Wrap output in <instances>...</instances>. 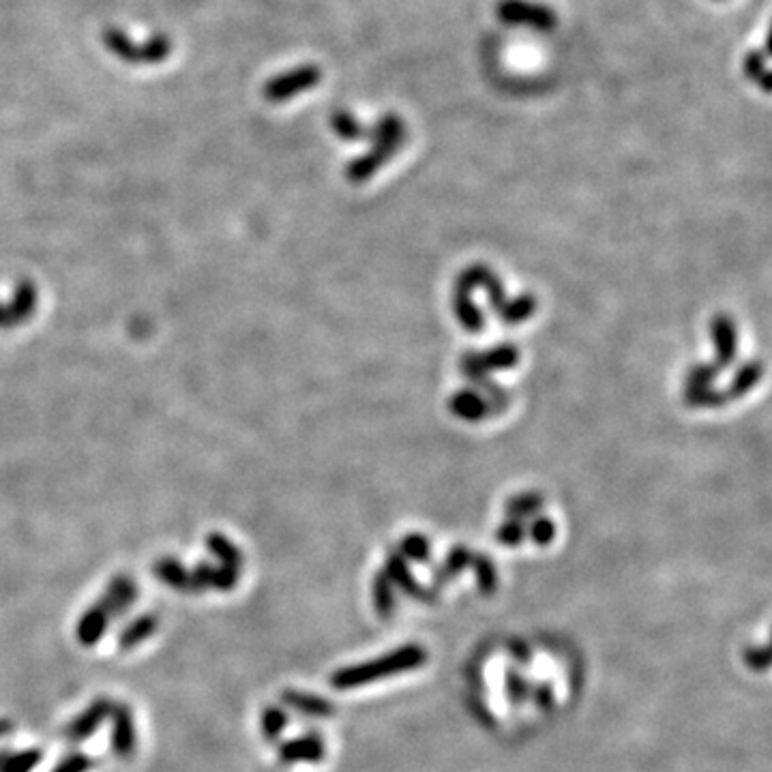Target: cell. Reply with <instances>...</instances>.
Returning a JSON list of instances; mask_svg holds the SVG:
<instances>
[{"instance_id":"obj_1","label":"cell","mask_w":772,"mask_h":772,"mask_svg":"<svg viewBox=\"0 0 772 772\" xmlns=\"http://www.w3.org/2000/svg\"><path fill=\"white\" fill-rule=\"evenodd\" d=\"M425 661H428V652H425L423 646L407 644L397 648V650H391L380 659H372L365 661V663L337 670L335 674L331 676V684L339 691L356 689L363 687V684L382 681V678L406 674V672L421 667Z\"/></svg>"},{"instance_id":"obj_2","label":"cell","mask_w":772,"mask_h":772,"mask_svg":"<svg viewBox=\"0 0 772 772\" xmlns=\"http://www.w3.org/2000/svg\"><path fill=\"white\" fill-rule=\"evenodd\" d=\"M406 129L404 122L397 114H386L375 122V127L369 132V138H374V148L369 151L365 157L356 159L354 164L350 165V178L352 181H365L374 174L375 170L380 168L382 164L386 162L391 154L397 151L404 142Z\"/></svg>"},{"instance_id":"obj_3","label":"cell","mask_w":772,"mask_h":772,"mask_svg":"<svg viewBox=\"0 0 772 772\" xmlns=\"http://www.w3.org/2000/svg\"><path fill=\"white\" fill-rule=\"evenodd\" d=\"M496 14L500 22L511 24V26H533L536 30L555 28V11L539 3H528V0H500Z\"/></svg>"},{"instance_id":"obj_4","label":"cell","mask_w":772,"mask_h":772,"mask_svg":"<svg viewBox=\"0 0 772 772\" xmlns=\"http://www.w3.org/2000/svg\"><path fill=\"white\" fill-rule=\"evenodd\" d=\"M320 78H323V73H320L316 65L299 67V69L288 71L283 73V76L270 79L267 89H264V95H267L270 101H283V99L299 95L302 90L313 89V86L320 82Z\"/></svg>"},{"instance_id":"obj_5","label":"cell","mask_w":772,"mask_h":772,"mask_svg":"<svg viewBox=\"0 0 772 772\" xmlns=\"http://www.w3.org/2000/svg\"><path fill=\"white\" fill-rule=\"evenodd\" d=\"M110 719H112V738H110L112 751L116 753V757L129 759L135 753V746H138V734H135L132 708L127 703L114 702Z\"/></svg>"},{"instance_id":"obj_6","label":"cell","mask_w":772,"mask_h":772,"mask_svg":"<svg viewBox=\"0 0 772 772\" xmlns=\"http://www.w3.org/2000/svg\"><path fill=\"white\" fill-rule=\"evenodd\" d=\"M112 706H114L112 700H108V697H99V700L92 702L84 713H79L76 719L71 721L69 727H67V738H69L71 743H84V740H89L92 734L99 730V725H101L106 719H110Z\"/></svg>"},{"instance_id":"obj_7","label":"cell","mask_w":772,"mask_h":772,"mask_svg":"<svg viewBox=\"0 0 772 772\" xmlns=\"http://www.w3.org/2000/svg\"><path fill=\"white\" fill-rule=\"evenodd\" d=\"M326 746L324 740L320 738V734H302L299 738L288 740V743L281 745V762L286 764H299V762H320L324 757Z\"/></svg>"},{"instance_id":"obj_8","label":"cell","mask_w":772,"mask_h":772,"mask_svg":"<svg viewBox=\"0 0 772 772\" xmlns=\"http://www.w3.org/2000/svg\"><path fill=\"white\" fill-rule=\"evenodd\" d=\"M108 627H110L108 611L97 603L95 608L86 609L82 618L78 620L76 638H78L79 644L90 648V646H95L103 640V635H106Z\"/></svg>"},{"instance_id":"obj_9","label":"cell","mask_w":772,"mask_h":772,"mask_svg":"<svg viewBox=\"0 0 772 772\" xmlns=\"http://www.w3.org/2000/svg\"><path fill=\"white\" fill-rule=\"evenodd\" d=\"M135 597H138V590H135V586H133L132 579H129V577H119V579H114L112 584H110L108 592L101 597V601H99V605H101V608L108 611L110 618H112V616H122L129 608H132L133 601H135Z\"/></svg>"},{"instance_id":"obj_10","label":"cell","mask_w":772,"mask_h":772,"mask_svg":"<svg viewBox=\"0 0 772 772\" xmlns=\"http://www.w3.org/2000/svg\"><path fill=\"white\" fill-rule=\"evenodd\" d=\"M281 702L305 716H320V719H323V716H331L333 713H335V708H333V703L329 700H324V697L313 695V693H305V691H296V689L283 691Z\"/></svg>"},{"instance_id":"obj_11","label":"cell","mask_w":772,"mask_h":772,"mask_svg":"<svg viewBox=\"0 0 772 772\" xmlns=\"http://www.w3.org/2000/svg\"><path fill=\"white\" fill-rule=\"evenodd\" d=\"M159 629V618L153 614H142L135 618V620L129 622V625L122 629L119 635V648L122 650H133L140 644H144L146 640H151L154 631Z\"/></svg>"},{"instance_id":"obj_12","label":"cell","mask_w":772,"mask_h":772,"mask_svg":"<svg viewBox=\"0 0 772 772\" xmlns=\"http://www.w3.org/2000/svg\"><path fill=\"white\" fill-rule=\"evenodd\" d=\"M41 749L0 751V772H33L41 764Z\"/></svg>"},{"instance_id":"obj_13","label":"cell","mask_w":772,"mask_h":772,"mask_svg":"<svg viewBox=\"0 0 772 772\" xmlns=\"http://www.w3.org/2000/svg\"><path fill=\"white\" fill-rule=\"evenodd\" d=\"M333 129L339 138L344 140H365L369 138V129H365L350 112L333 114Z\"/></svg>"},{"instance_id":"obj_14","label":"cell","mask_w":772,"mask_h":772,"mask_svg":"<svg viewBox=\"0 0 772 772\" xmlns=\"http://www.w3.org/2000/svg\"><path fill=\"white\" fill-rule=\"evenodd\" d=\"M260 725H262V734L267 736V740H277L281 736V732L288 727V714L283 713L280 706H269L262 713Z\"/></svg>"},{"instance_id":"obj_15","label":"cell","mask_w":772,"mask_h":772,"mask_svg":"<svg viewBox=\"0 0 772 772\" xmlns=\"http://www.w3.org/2000/svg\"><path fill=\"white\" fill-rule=\"evenodd\" d=\"M157 573H159V577H162L165 584L172 586V588L194 590V584H191V577L187 576V573L183 571V566L178 565V562H170V560L162 562V565L157 566Z\"/></svg>"},{"instance_id":"obj_16","label":"cell","mask_w":772,"mask_h":772,"mask_svg":"<svg viewBox=\"0 0 772 772\" xmlns=\"http://www.w3.org/2000/svg\"><path fill=\"white\" fill-rule=\"evenodd\" d=\"M745 73L751 82L762 86L764 90L770 89L768 73H766V63H764V52L762 49H753V52L746 54L745 58Z\"/></svg>"},{"instance_id":"obj_17","label":"cell","mask_w":772,"mask_h":772,"mask_svg":"<svg viewBox=\"0 0 772 772\" xmlns=\"http://www.w3.org/2000/svg\"><path fill=\"white\" fill-rule=\"evenodd\" d=\"M388 576H391L395 584L401 586L406 592H410V595L412 592H415V595L418 592L415 577H410V573H407V569L404 566V560H401L399 555H391V560H388Z\"/></svg>"},{"instance_id":"obj_18","label":"cell","mask_w":772,"mask_h":772,"mask_svg":"<svg viewBox=\"0 0 772 772\" xmlns=\"http://www.w3.org/2000/svg\"><path fill=\"white\" fill-rule=\"evenodd\" d=\"M374 605L380 614H388L393 609V595H391V584L386 582V577H375L374 584Z\"/></svg>"},{"instance_id":"obj_19","label":"cell","mask_w":772,"mask_h":772,"mask_svg":"<svg viewBox=\"0 0 772 772\" xmlns=\"http://www.w3.org/2000/svg\"><path fill=\"white\" fill-rule=\"evenodd\" d=\"M92 768V759L84 753H71L60 762L52 772H89Z\"/></svg>"},{"instance_id":"obj_20","label":"cell","mask_w":772,"mask_h":772,"mask_svg":"<svg viewBox=\"0 0 772 772\" xmlns=\"http://www.w3.org/2000/svg\"><path fill=\"white\" fill-rule=\"evenodd\" d=\"M477 576H479V586L481 590L487 592H493L496 588V571H493L492 562L487 558H477Z\"/></svg>"},{"instance_id":"obj_21","label":"cell","mask_w":772,"mask_h":772,"mask_svg":"<svg viewBox=\"0 0 772 772\" xmlns=\"http://www.w3.org/2000/svg\"><path fill=\"white\" fill-rule=\"evenodd\" d=\"M404 552L415 560H428L429 545L423 536H407L404 541Z\"/></svg>"},{"instance_id":"obj_22","label":"cell","mask_w":772,"mask_h":772,"mask_svg":"<svg viewBox=\"0 0 772 772\" xmlns=\"http://www.w3.org/2000/svg\"><path fill=\"white\" fill-rule=\"evenodd\" d=\"M506 691H509L511 700L522 702L528 697V682L523 681L520 674H513V672H509V676H506Z\"/></svg>"},{"instance_id":"obj_23","label":"cell","mask_w":772,"mask_h":772,"mask_svg":"<svg viewBox=\"0 0 772 772\" xmlns=\"http://www.w3.org/2000/svg\"><path fill=\"white\" fill-rule=\"evenodd\" d=\"M498 539L502 541L504 545H515V543H520L523 539L522 526H517V523H506V526H502V530L498 533Z\"/></svg>"},{"instance_id":"obj_24","label":"cell","mask_w":772,"mask_h":772,"mask_svg":"<svg viewBox=\"0 0 772 772\" xmlns=\"http://www.w3.org/2000/svg\"><path fill=\"white\" fill-rule=\"evenodd\" d=\"M768 648H757V650L746 652V663H749L753 670H766L768 667Z\"/></svg>"},{"instance_id":"obj_25","label":"cell","mask_w":772,"mask_h":772,"mask_svg":"<svg viewBox=\"0 0 772 772\" xmlns=\"http://www.w3.org/2000/svg\"><path fill=\"white\" fill-rule=\"evenodd\" d=\"M533 536H534L536 543L545 545V543H549V541L554 539V526L547 520H539V522L534 523V528H533Z\"/></svg>"},{"instance_id":"obj_26","label":"cell","mask_w":772,"mask_h":772,"mask_svg":"<svg viewBox=\"0 0 772 772\" xmlns=\"http://www.w3.org/2000/svg\"><path fill=\"white\" fill-rule=\"evenodd\" d=\"M11 732H14V724L9 719H0V738H5Z\"/></svg>"}]
</instances>
